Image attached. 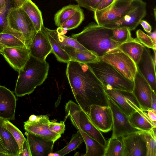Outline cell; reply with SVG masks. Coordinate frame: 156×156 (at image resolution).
I'll return each mask as SVG.
<instances>
[{
    "instance_id": "obj_55",
    "label": "cell",
    "mask_w": 156,
    "mask_h": 156,
    "mask_svg": "<svg viewBox=\"0 0 156 156\" xmlns=\"http://www.w3.org/2000/svg\"><path fill=\"white\" fill-rule=\"evenodd\" d=\"M1 54V52L0 51V54Z\"/></svg>"
},
{
    "instance_id": "obj_56",
    "label": "cell",
    "mask_w": 156,
    "mask_h": 156,
    "mask_svg": "<svg viewBox=\"0 0 156 156\" xmlns=\"http://www.w3.org/2000/svg\"></svg>"
},
{
    "instance_id": "obj_18",
    "label": "cell",
    "mask_w": 156,
    "mask_h": 156,
    "mask_svg": "<svg viewBox=\"0 0 156 156\" xmlns=\"http://www.w3.org/2000/svg\"><path fill=\"white\" fill-rule=\"evenodd\" d=\"M16 98L14 93L5 87L0 85V118L15 119Z\"/></svg>"
},
{
    "instance_id": "obj_42",
    "label": "cell",
    "mask_w": 156,
    "mask_h": 156,
    "mask_svg": "<svg viewBox=\"0 0 156 156\" xmlns=\"http://www.w3.org/2000/svg\"><path fill=\"white\" fill-rule=\"evenodd\" d=\"M140 24L146 32L148 33L151 32L152 29V27L147 21L142 20L140 21Z\"/></svg>"
},
{
    "instance_id": "obj_7",
    "label": "cell",
    "mask_w": 156,
    "mask_h": 156,
    "mask_svg": "<svg viewBox=\"0 0 156 156\" xmlns=\"http://www.w3.org/2000/svg\"><path fill=\"white\" fill-rule=\"evenodd\" d=\"M139 1H115L107 7L94 11V20L98 24L103 26L118 21L136 6Z\"/></svg>"
},
{
    "instance_id": "obj_9",
    "label": "cell",
    "mask_w": 156,
    "mask_h": 156,
    "mask_svg": "<svg viewBox=\"0 0 156 156\" xmlns=\"http://www.w3.org/2000/svg\"><path fill=\"white\" fill-rule=\"evenodd\" d=\"M108 96V102L112 113V133L111 137L119 138L133 133L140 130L134 128L129 117Z\"/></svg>"
},
{
    "instance_id": "obj_36",
    "label": "cell",
    "mask_w": 156,
    "mask_h": 156,
    "mask_svg": "<svg viewBox=\"0 0 156 156\" xmlns=\"http://www.w3.org/2000/svg\"><path fill=\"white\" fill-rule=\"evenodd\" d=\"M136 34V38L143 45L149 48L152 49L153 51L156 50V48L151 39L148 35L145 34L140 29L138 30Z\"/></svg>"
},
{
    "instance_id": "obj_40",
    "label": "cell",
    "mask_w": 156,
    "mask_h": 156,
    "mask_svg": "<svg viewBox=\"0 0 156 156\" xmlns=\"http://www.w3.org/2000/svg\"><path fill=\"white\" fill-rule=\"evenodd\" d=\"M19 156H31V153L27 139L25 140L23 145L22 152Z\"/></svg>"
},
{
    "instance_id": "obj_51",
    "label": "cell",
    "mask_w": 156,
    "mask_h": 156,
    "mask_svg": "<svg viewBox=\"0 0 156 156\" xmlns=\"http://www.w3.org/2000/svg\"><path fill=\"white\" fill-rule=\"evenodd\" d=\"M0 156H9V155L7 154L0 152Z\"/></svg>"
},
{
    "instance_id": "obj_44",
    "label": "cell",
    "mask_w": 156,
    "mask_h": 156,
    "mask_svg": "<svg viewBox=\"0 0 156 156\" xmlns=\"http://www.w3.org/2000/svg\"><path fill=\"white\" fill-rule=\"evenodd\" d=\"M156 93L152 90L151 107V109L156 110Z\"/></svg>"
},
{
    "instance_id": "obj_27",
    "label": "cell",
    "mask_w": 156,
    "mask_h": 156,
    "mask_svg": "<svg viewBox=\"0 0 156 156\" xmlns=\"http://www.w3.org/2000/svg\"><path fill=\"white\" fill-rule=\"evenodd\" d=\"M46 29L49 34L62 49L66 47L69 46L74 47L79 50H87L74 38L69 37L64 34L59 33L56 30H51L46 27Z\"/></svg>"
},
{
    "instance_id": "obj_53",
    "label": "cell",
    "mask_w": 156,
    "mask_h": 156,
    "mask_svg": "<svg viewBox=\"0 0 156 156\" xmlns=\"http://www.w3.org/2000/svg\"><path fill=\"white\" fill-rule=\"evenodd\" d=\"M155 10H156V9H155H155H154V13H155V14H154V15H155V12H156V11H155Z\"/></svg>"
},
{
    "instance_id": "obj_5",
    "label": "cell",
    "mask_w": 156,
    "mask_h": 156,
    "mask_svg": "<svg viewBox=\"0 0 156 156\" xmlns=\"http://www.w3.org/2000/svg\"><path fill=\"white\" fill-rule=\"evenodd\" d=\"M6 19L9 27L22 34L29 48L37 31L27 14L21 7H11L7 13Z\"/></svg>"
},
{
    "instance_id": "obj_37",
    "label": "cell",
    "mask_w": 156,
    "mask_h": 156,
    "mask_svg": "<svg viewBox=\"0 0 156 156\" xmlns=\"http://www.w3.org/2000/svg\"><path fill=\"white\" fill-rule=\"evenodd\" d=\"M80 7L94 12L102 0H76Z\"/></svg>"
},
{
    "instance_id": "obj_52",
    "label": "cell",
    "mask_w": 156,
    "mask_h": 156,
    "mask_svg": "<svg viewBox=\"0 0 156 156\" xmlns=\"http://www.w3.org/2000/svg\"><path fill=\"white\" fill-rule=\"evenodd\" d=\"M119 0L128 1H137V0H115V1H119Z\"/></svg>"
},
{
    "instance_id": "obj_43",
    "label": "cell",
    "mask_w": 156,
    "mask_h": 156,
    "mask_svg": "<svg viewBox=\"0 0 156 156\" xmlns=\"http://www.w3.org/2000/svg\"><path fill=\"white\" fill-rule=\"evenodd\" d=\"M147 114L149 118L152 121L156 122V110L152 109L147 110Z\"/></svg>"
},
{
    "instance_id": "obj_4",
    "label": "cell",
    "mask_w": 156,
    "mask_h": 156,
    "mask_svg": "<svg viewBox=\"0 0 156 156\" xmlns=\"http://www.w3.org/2000/svg\"><path fill=\"white\" fill-rule=\"evenodd\" d=\"M87 64L105 89L133 91V82L128 79L110 64L101 60Z\"/></svg>"
},
{
    "instance_id": "obj_26",
    "label": "cell",
    "mask_w": 156,
    "mask_h": 156,
    "mask_svg": "<svg viewBox=\"0 0 156 156\" xmlns=\"http://www.w3.org/2000/svg\"><path fill=\"white\" fill-rule=\"evenodd\" d=\"M34 23L38 31L41 30L43 25L41 11L31 0L27 1L21 7Z\"/></svg>"
},
{
    "instance_id": "obj_49",
    "label": "cell",
    "mask_w": 156,
    "mask_h": 156,
    "mask_svg": "<svg viewBox=\"0 0 156 156\" xmlns=\"http://www.w3.org/2000/svg\"><path fill=\"white\" fill-rule=\"evenodd\" d=\"M37 118V115H30L28 120H27L29 121H35Z\"/></svg>"
},
{
    "instance_id": "obj_6",
    "label": "cell",
    "mask_w": 156,
    "mask_h": 156,
    "mask_svg": "<svg viewBox=\"0 0 156 156\" xmlns=\"http://www.w3.org/2000/svg\"><path fill=\"white\" fill-rule=\"evenodd\" d=\"M65 111V121L68 117L72 118L83 131L106 147L107 142L101 131L92 122L88 115L78 105L71 100L69 101L66 104Z\"/></svg>"
},
{
    "instance_id": "obj_30",
    "label": "cell",
    "mask_w": 156,
    "mask_h": 156,
    "mask_svg": "<svg viewBox=\"0 0 156 156\" xmlns=\"http://www.w3.org/2000/svg\"><path fill=\"white\" fill-rule=\"evenodd\" d=\"M80 7L78 5H70L63 7L55 15L54 19L56 25L61 27L74 14Z\"/></svg>"
},
{
    "instance_id": "obj_2",
    "label": "cell",
    "mask_w": 156,
    "mask_h": 156,
    "mask_svg": "<svg viewBox=\"0 0 156 156\" xmlns=\"http://www.w3.org/2000/svg\"><path fill=\"white\" fill-rule=\"evenodd\" d=\"M112 28L91 22L81 32L73 34L71 37L99 58L121 44L112 40Z\"/></svg>"
},
{
    "instance_id": "obj_41",
    "label": "cell",
    "mask_w": 156,
    "mask_h": 156,
    "mask_svg": "<svg viewBox=\"0 0 156 156\" xmlns=\"http://www.w3.org/2000/svg\"><path fill=\"white\" fill-rule=\"evenodd\" d=\"M115 0H102L95 11L104 9L109 6Z\"/></svg>"
},
{
    "instance_id": "obj_25",
    "label": "cell",
    "mask_w": 156,
    "mask_h": 156,
    "mask_svg": "<svg viewBox=\"0 0 156 156\" xmlns=\"http://www.w3.org/2000/svg\"><path fill=\"white\" fill-rule=\"evenodd\" d=\"M144 46L136 38H133L121 44L118 48L127 55L136 64L140 59Z\"/></svg>"
},
{
    "instance_id": "obj_11",
    "label": "cell",
    "mask_w": 156,
    "mask_h": 156,
    "mask_svg": "<svg viewBox=\"0 0 156 156\" xmlns=\"http://www.w3.org/2000/svg\"><path fill=\"white\" fill-rule=\"evenodd\" d=\"M146 14V3L142 0H139L136 5L120 20L104 26L111 28L125 27L130 31L134 30Z\"/></svg>"
},
{
    "instance_id": "obj_46",
    "label": "cell",
    "mask_w": 156,
    "mask_h": 156,
    "mask_svg": "<svg viewBox=\"0 0 156 156\" xmlns=\"http://www.w3.org/2000/svg\"><path fill=\"white\" fill-rule=\"evenodd\" d=\"M28 0H14V7L16 8L21 7Z\"/></svg>"
},
{
    "instance_id": "obj_47",
    "label": "cell",
    "mask_w": 156,
    "mask_h": 156,
    "mask_svg": "<svg viewBox=\"0 0 156 156\" xmlns=\"http://www.w3.org/2000/svg\"><path fill=\"white\" fill-rule=\"evenodd\" d=\"M5 0H0V11L1 12L5 11Z\"/></svg>"
},
{
    "instance_id": "obj_14",
    "label": "cell",
    "mask_w": 156,
    "mask_h": 156,
    "mask_svg": "<svg viewBox=\"0 0 156 156\" xmlns=\"http://www.w3.org/2000/svg\"><path fill=\"white\" fill-rule=\"evenodd\" d=\"M50 122L47 115H37L36 119L33 121L24 122V128L26 132L31 133L45 139L55 142L61 135L51 131L48 126Z\"/></svg>"
},
{
    "instance_id": "obj_34",
    "label": "cell",
    "mask_w": 156,
    "mask_h": 156,
    "mask_svg": "<svg viewBox=\"0 0 156 156\" xmlns=\"http://www.w3.org/2000/svg\"><path fill=\"white\" fill-rule=\"evenodd\" d=\"M84 142V140L80 133L78 131L72 135L71 139L69 144L61 150L55 152L60 156H63L78 147Z\"/></svg>"
},
{
    "instance_id": "obj_10",
    "label": "cell",
    "mask_w": 156,
    "mask_h": 156,
    "mask_svg": "<svg viewBox=\"0 0 156 156\" xmlns=\"http://www.w3.org/2000/svg\"><path fill=\"white\" fill-rule=\"evenodd\" d=\"M105 89L107 95L128 117L135 112L141 109L132 92Z\"/></svg>"
},
{
    "instance_id": "obj_39",
    "label": "cell",
    "mask_w": 156,
    "mask_h": 156,
    "mask_svg": "<svg viewBox=\"0 0 156 156\" xmlns=\"http://www.w3.org/2000/svg\"><path fill=\"white\" fill-rule=\"evenodd\" d=\"M5 12V11L0 13V34L9 27Z\"/></svg>"
},
{
    "instance_id": "obj_16",
    "label": "cell",
    "mask_w": 156,
    "mask_h": 156,
    "mask_svg": "<svg viewBox=\"0 0 156 156\" xmlns=\"http://www.w3.org/2000/svg\"><path fill=\"white\" fill-rule=\"evenodd\" d=\"M139 131L121 137L123 144V156H147L146 144Z\"/></svg>"
},
{
    "instance_id": "obj_22",
    "label": "cell",
    "mask_w": 156,
    "mask_h": 156,
    "mask_svg": "<svg viewBox=\"0 0 156 156\" xmlns=\"http://www.w3.org/2000/svg\"><path fill=\"white\" fill-rule=\"evenodd\" d=\"M128 117L132 125L140 131H149L156 128V122L151 120L147 113L141 109L135 112Z\"/></svg>"
},
{
    "instance_id": "obj_29",
    "label": "cell",
    "mask_w": 156,
    "mask_h": 156,
    "mask_svg": "<svg viewBox=\"0 0 156 156\" xmlns=\"http://www.w3.org/2000/svg\"><path fill=\"white\" fill-rule=\"evenodd\" d=\"M46 34L52 48V52L55 55L59 62L67 63L70 61L68 55L57 42L49 34L44 25L41 29Z\"/></svg>"
},
{
    "instance_id": "obj_48",
    "label": "cell",
    "mask_w": 156,
    "mask_h": 156,
    "mask_svg": "<svg viewBox=\"0 0 156 156\" xmlns=\"http://www.w3.org/2000/svg\"><path fill=\"white\" fill-rule=\"evenodd\" d=\"M0 152L8 154L0 138Z\"/></svg>"
},
{
    "instance_id": "obj_20",
    "label": "cell",
    "mask_w": 156,
    "mask_h": 156,
    "mask_svg": "<svg viewBox=\"0 0 156 156\" xmlns=\"http://www.w3.org/2000/svg\"><path fill=\"white\" fill-rule=\"evenodd\" d=\"M29 49L31 56L41 60H45L47 56L52 52L51 44L41 29L37 32Z\"/></svg>"
},
{
    "instance_id": "obj_35",
    "label": "cell",
    "mask_w": 156,
    "mask_h": 156,
    "mask_svg": "<svg viewBox=\"0 0 156 156\" xmlns=\"http://www.w3.org/2000/svg\"><path fill=\"white\" fill-rule=\"evenodd\" d=\"M4 123L11 133L17 143L20 154L22 152L23 145L26 138L22 132L8 120L4 119Z\"/></svg>"
},
{
    "instance_id": "obj_23",
    "label": "cell",
    "mask_w": 156,
    "mask_h": 156,
    "mask_svg": "<svg viewBox=\"0 0 156 156\" xmlns=\"http://www.w3.org/2000/svg\"><path fill=\"white\" fill-rule=\"evenodd\" d=\"M4 120L0 118V138L9 156H19L18 144L11 133L5 126Z\"/></svg>"
},
{
    "instance_id": "obj_28",
    "label": "cell",
    "mask_w": 156,
    "mask_h": 156,
    "mask_svg": "<svg viewBox=\"0 0 156 156\" xmlns=\"http://www.w3.org/2000/svg\"><path fill=\"white\" fill-rule=\"evenodd\" d=\"M84 19V16L82 9L80 7L74 14L56 29L60 33L65 34L67 30L77 27Z\"/></svg>"
},
{
    "instance_id": "obj_8",
    "label": "cell",
    "mask_w": 156,
    "mask_h": 156,
    "mask_svg": "<svg viewBox=\"0 0 156 156\" xmlns=\"http://www.w3.org/2000/svg\"><path fill=\"white\" fill-rule=\"evenodd\" d=\"M99 58L101 61L112 66L128 79L133 82L137 71L136 65L131 58L118 48L112 50Z\"/></svg>"
},
{
    "instance_id": "obj_32",
    "label": "cell",
    "mask_w": 156,
    "mask_h": 156,
    "mask_svg": "<svg viewBox=\"0 0 156 156\" xmlns=\"http://www.w3.org/2000/svg\"><path fill=\"white\" fill-rule=\"evenodd\" d=\"M156 128L149 131H140L139 132L145 142L147 149V156H156Z\"/></svg>"
},
{
    "instance_id": "obj_12",
    "label": "cell",
    "mask_w": 156,
    "mask_h": 156,
    "mask_svg": "<svg viewBox=\"0 0 156 156\" xmlns=\"http://www.w3.org/2000/svg\"><path fill=\"white\" fill-rule=\"evenodd\" d=\"M88 116L92 122L101 131L106 133L112 130L113 118L109 106L91 105Z\"/></svg>"
},
{
    "instance_id": "obj_38",
    "label": "cell",
    "mask_w": 156,
    "mask_h": 156,
    "mask_svg": "<svg viewBox=\"0 0 156 156\" xmlns=\"http://www.w3.org/2000/svg\"><path fill=\"white\" fill-rule=\"evenodd\" d=\"M65 121H61L59 123L55 121V120L50 121L48 124L49 129L58 134L61 135L64 133L65 130Z\"/></svg>"
},
{
    "instance_id": "obj_33",
    "label": "cell",
    "mask_w": 156,
    "mask_h": 156,
    "mask_svg": "<svg viewBox=\"0 0 156 156\" xmlns=\"http://www.w3.org/2000/svg\"><path fill=\"white\" fill-rule=\"evenodd\" d=\"M112 35L111 39L120 44L133 40L130 31L125 27L112 28Z\"/></svg>"
},
{
    "instance_id": "obj_19",
    "label": "cell",
    "mask_w": 156,
    "mask_h": 156,
    "mask_svg": "<svg viewBox=\"0 0 156 156\" xmlns=\"http://www.w3.org/2000/svg\"><path fill=\"white\" fill-rule=\"evenodd\" d=\"M25 134L27 137L31 156H47L53 152L55 142L54 141L27 132Z\"/></svg>"
},
{
    "instance_id": "obj_24",
    "label": "cell",
    "mask_w": 156,
    "mask_h": 156,
    "mask_svg": "<svg viewBox=\"0 0 156 156\" xmlns=\"http://www.w3.org/2000/svg\"><path fill=\"white\" fill-rule=\"evenodd\" d=\"M63 49L68 55L71 61L87 64L101 60L98 57L88 50H79L69 46L66 47Z\"/></svg>"
},
{
    "instance_id": "obj_54",
    "label": "cell",
    "mask_w": 156,
    "mask_h": 156,
    "mask_svg": "<svg viewBox=\"0 0 156 156\" xmlns=\"http://www.w3.org/2000/svg\"><path fill=\"white\" fill-rule=\"evenodd\" d=\"M3 12H4V11H3ZM1 12L0 11V12Z\"/></svg>"
},
{
    "instance_id": "obj_50",
    "label": "cell",
    "mask_w": 156,
    "mask_h": 156,
    "mask_svg": "<svg viewBox=\"0 0 156 156\" xmlns=\"http://www.w3.org/2000/svg\"><path fill=\"white\" fill-rule=\"evenodd\" d=\"M48 156H60V155L56 152L54 153L53 152L49 153Z\"/></svg>"
},
{
    "instance_id": "obj_15",
    "label": "cell",
    "mask_w": 156,
    "mask_h": 156,
    "mask_svg": "<svg viewBox=\"0 0 156 156\" xmlns=\"http://www.w3.org/2000/svg\"><path fill=\"white\" fill-rule=\"evenodd\" d=\"M136 65L137 69L148 83L152 90L156 93V64L149 48L144 46L140 59Z\"/></svg>"
},
{
    "instance_id": "obj_17",
    "label": "cell",
    "mask_w": 156,
    "mask_h": 156,
    "mask_svg": "<svg viewBox=\"0 0 156 156\" xmlns=\"http://www.w3.org/2000/svg\"><path fill=\"white\" fill-rule=\"evenodd\" d=\"M9 65L18 72L25 66L30 56L27 47H10L4 48L1 54Z\"/></svg>"
},
{
    "instance_id": "obj_21",
    "label": "cell",
    "mask_w": 156,
    "mask_h": 156,
    "mask_svg": "<svg viewBox=\"0 0 156 156\" xmlns=\"http://www.w3.org/2000/svg\"><path fill=\"white\" fill-rule=\"evenodd\" d=\"M21 47L27 46L23 37L20 32L9 27L0 34L1 52L6 48Z\"/></svg>"
},
{
    "instance_id": "obj_13",
    "label": "cell",
    "mask_w": 156,
    "mask_h": 156,
    "mask_svg": "<svg viewBox=\"0 0 156 156\" xmlns=\"http://www.w3.org/2000/svg\"><path fill=\"white\" fill-rule=\"evenodd\" d=\"M132 91L142 110L151 109L152 89L148 83L139 71L135 74Z\"/></svg>"
},
{
    "instance_id": "obj_1",
    "label": "cell",
    "mask_w": 156,
    "mask_h": 156,
    "mask_svg": "<svg viewBox=\"0 0 156 156\" xmlns=\"http://www.w3.org/2000/svg\"><path fill=\"white\" fill-rule=\"evenodd\" d=\"M66 74L76 102L88 116L91 105L109 106L103 85L87 64L70 61Z\"/></svg>"
},
{
    "instance_id": "obj_45",
    "label": "cell",
    "mask_w": 156,
    "mask_h": 156,
    "mask_svg": "<svg viewBox=\"0 0 156 156\" xmlns=\"http://www.w3.org/2000/svg\"><path fill=\"white\" fill-rule=\"evenodd\" d=\"M151 39L154 47L156 48V31L147 33V34Z\"/></svg>"
},
{
    "instance_id": "obj_31",
    "label": "cell",
    "mask_w": 156,
    "mask_h": 156,
    "mask_svg": "<svg viewBox=\"0 0 156 156\" xmlns=\"http://www.w3.org/2000/svg\"><path fill=\"white\" fill-rule=\"evenodd\" d=\"M123 144L121 137L110 138L105 149L104 156H123Z\"/></svg>"
},
{
    "instance_id": "obj_3",
    "label": "cell",
    "mask_w": 156,
    "mask_h": 156,
    "mask_svg": "<svg viewBox=\"0 0 156 156\" xmlns=\"http://www.w3.org/2000/svg\"><path fill=\"white\" fill-rule=\"evenodd\" d=\"M49 69V65L46 60H40L30 55L18 72L14 91L16 95L21 97L32 93L46 80Z\"/></svg>"
}]
</instances>
